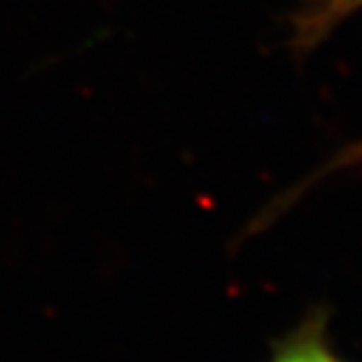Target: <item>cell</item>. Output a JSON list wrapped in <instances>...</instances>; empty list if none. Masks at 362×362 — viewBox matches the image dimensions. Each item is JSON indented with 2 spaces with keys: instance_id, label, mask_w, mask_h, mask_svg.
Listing matches in <instances>:
<instances>
[{
  "instance_id": "6da1fadb",
  "label": "cell",
  "mask_w": 362,
  "mask_h": 362,
  "mask_svg": "<svg viewBox=\"0 0 362 362\" xmlns=\"http://www.w3.org/2000/svg\"><path fill=\"white\" fill-rule=\"evenodd\" d=\"M332 311L315 304L269 346L267 362H349L337 351L332 329Z\"/></svg>"
},
{
  "instance_id": "7a4b0ae2",
  "label": "cell",
  "mask_w": 362,
  "mask_h": 362,
  "mask_svg": "<svg viewBox=\"0 0 362 362\" xmlns=\"http://www.w3.org/2000/svg\"><path fill=\"white\" fill-rule=\"evenodd\" d=\"M362 0H341V10H346V7H353V5H360Z\"/></svg>"
}]
</instances>
